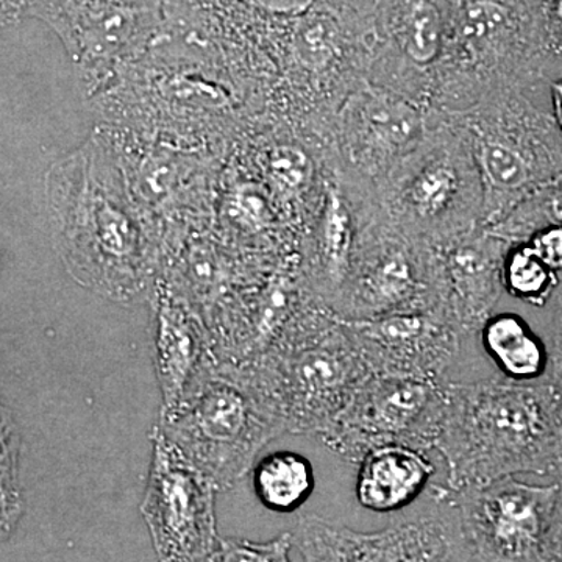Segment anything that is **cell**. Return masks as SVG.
<instances>
[{
	"instance_id": "25",
	"label": "cell",
	"mask_w": 562,
	"mask_h": 562,
	"mask_svg": "<svg viewBox=\"0 0 562 562\" xmlns=\"http://www.w3.org/2000/svg\"><path fill=\"white\" fill-rule=\"evenodd\" d=\"M292 550V532H283L272 541L257 543L246 539L220 538L210 561L286 562Z\"/></svg>"
},
{
	"instance_id": "8",
	"label": "cell",
	"mask_w": 562,
	"mask_h": 562,
	"mask_svg": "<svg viewBox=\"0 0 562 562\" xmlns=\"http://www.w3.org/2000/svg\"><path fill=\"white\" fill-rule=\"evenodd\" d=\"M168 0H32L27 18L54 29L83 85L99 87L125 58L143 50L166 24Z\"/></svg>"
},
{
	"instance_id": "21",
	"label": "cell",
	"mask_w": 562,
	"mask_h": 562,
	"mask_svg": "<svg viewBox=\"0 0 562 562\" xmlns=\"http://www.w3.org/2000/svg\"><path fill=\"white\" fill-rule=\"evenodd\" d=\"M457 194V177L447 166H436L417 177L409 188L414 216L424 222L442 221Z\"/></svg>"
},
{
	"instance_id": "22",
	"label": "cell",
	"mask_w": 562,
	"mask_h": 562,
	"mask_svg": "<svg viewBox=\"0 0 562 562\" xmlns=\"http://www.w3.org/2000/svg\"><path fill=\"white\" fill-rule=\"evenodd\" d=\"M292 49L302 65L324 68L338 49V27L327 14H305L292 33Z\"/></svg>"
},
{
	"instance_id": "13",
	"label": "cell",
	"mask_w": 562,
	"mask_h": 562,
	"mask_svg": "<svg viewBox=\"0 0 562 562\" xmlns=\"http://www.w3.org/2000/svg\"><path fill=\"white\" fill-rule=\"evenodd\" d=\"M427 453L397 442L366 452L358 462L357 476V498L362 508L394 513L416 502L436 472Z\"/></svg>"
},
{
	"instance_id": "28",
	"label": "cell",
	"mask_w": 562,
	"mask_h": 562,
	"mask_svg": "<svg viewBox=\"0 0 562 562\" xmlns=\"http://www.w3.org/2000/svg\"><path fill=\"white\" fill-rule=\"evenodd\" d=\"M530 246L550 268L562 271V225H549L535 233Z\"/></svg>"
},
{
	"instance_id": "17",
	"label": "cell",
	"mask_w": 562,
	"mask_h": 562,
	"mask_svg": "<svg viewBox=\"0 0 562 562\" xmlns=\"http://www.w3.org/2000/svg\"><path fill=\"white\" fill-rule=\"evenodd\" d=\"M254 491L265 508L288 514L312 497L314 471L305 457L288 450L272 452L254 465Z\"/></svg>"
},
{
	"instance_id": "11",
	"label": "cell",
	"mask_w": 562,
	"mask_h": 562,
	"mask_svg": "<svg viewBox=\"0 0 562 562\" xmlns=\"http://www.w3.org/2000/svg\"><path fill=\"white\" fill-rule=\"evenodd\" d=\"M502 246L492 239H472L447 255L442 283L432 292V313L480 338L494 314L503 286Z\"/></svg>"
},
{
	"instance_id": "6",
	"label": "cell",
	"mask_w": 562,
	"mask_h": 562,
	"mask_svg": "<svg viewBox=\"0 0 562 562\" xmlns=\"http://www.w3.org/2000/svg\"><path fill=\"white\" fill-rule=\"evenodd\" d=\"M151 462L140 514L160 561H210L220 536V487L168 439L160 425L150 432Z\"/></svg>"
},
{
	"instance_id": "23",
	"label": "cell",
	"mask_w": 562,
	"mask_h": 562,
	"mask_svg": "<svg viewBox=\"0 0 562 562\" xmlns=\"http://www.w3.org/2000/svg\"><path fill=\"white\" fill-rule=\"evenodd\" d=\"M480 161L484 176L497 190H519L530 180V166L524 155L505 144H482Z\"/></svg>"
},
{
	"instance_id": "18",
	"label": "cell",
	"mask_w": 562,
	"mask_h": 562,
	"mask_svg": "<svg viewBox=\"0 0 562 562\" xmlns=\"http://www.w3.org/2000/svg\"><path fill=\"white\" fill-rule=\"evenodd\" d=\"M503 286L519 301L543 306L558 286V276L530 244H525L505 255Z\"/></svg>"
},
{
	"instance_id": "31",
	"label": "cell",
	"mask_w": 562,
	"mask_h": 562,
	"mask_svg": "<svg viewBox=\"0 0 562 562\" xmlns=\"http://www.w3.org/2000/svg\"><path fill=\"white\" fill-rule=\"evenodd\" d=\"M558 16H560V20L562 21V0L558 2Z\"/></svg>"
},
{
	"instance_id": "27",
	"label": "cell",
	"mask_w": 562,
	"mask_h": 562,
	"mask_svg": "<svg viewBox=\"0 0 562 562\" xmlns=\"http://www.w3.org/2000/svg\"><path fill=\"white\" fill-rule=\"evenodd\" d=\"M271 171L281 187L299 190L312 176V165L302 150L279 147L271 155Z\"/></svg>"
},
{
	"instance_id": "26",
	"label": "cell",
	"mask_w": 562,
	"mask_h": 562,
	"mask_svg": "<svg viewBox=\"0 0 562 562\" xmlns=\"http://www.w3.org/2000/svg\"><path fill=\"white\" fill-rule=\"evenodd\" d=\"M508 24V10L494 0H473L462 13L461 29L469 41H487Z\"/></svg>"
},
{
	"instance_id": "30",
	"label": "cell",
	"mask_w": 562,
	"mask_h": 562,
	"mask_svg": "<svg viewBox=\"0 0 562 562\" xmlns=\"http://www.w3.org/2000/svg\"><path fill=\"white\" fill-rule=\"evenodd\" d=\"M553 102L557 110V117L562 127V81L553 85Z\"/></svg>"
},
{
	"instance_id": "10",
	"label": "cell",
	"mask_w": 562,
	"mask_h": 562,
	"mask_svg": "<svg viewBox=\"0 0 562 562\" xmlns=\"http://www.w3.org/2000/svg\"><path fill=\"white\" fill-rule=\"evenodd\" d=\"M346 324L372 373L454 383L480 366L471 358L476 336L435 313H397Z\"/></svg>"
},
{
	"instance_id": "2",
	"label": "cell",
	"mask_w": 562,
	"mask_h": 562,
	"mask_svg": "<svg viewBox=\"0 0 562 562\" xmlns=\"http://www.w3.org/2000/svg\"><path fill=\"white\" fill-rule=\"evenodd\" d=\"M446 408L436 453L449 491L547 473L562 458V428L549 392L501 375L443 383Z\"/></svg>"
},
{
	"instance_id": "19",
	"label": "cell",
	"mask_w": 562,
	"mask_h": 562,
	"mask_svg": "<svg viewBox=\"0 0 562 562\" xmlns=\"http://www.w3.org/2000/svg\"><path fill=\"white\" fill-rule=\"evenodd\" d=\"M366 122L384 146L398 149L419 138L420 114L409 103L392 95H371L364 106Z\"/></svg>"
},
{
	"instance_id": "20",
	"label": "cell",
	"mask_w": 562,
	"mask_h": 562,
	"mask_svg": "<svg viewBox=\"0 0 562 562\" xmlns=\"http://www.w3.org/2000/svg\"><path fill=\"white\" fill-rule=\"evenodd\" d=\"M0 480H2V542L13 535L24 513V495L20 484V442L13 422L2 408V458H0Z\"/></svg>"
},
{
	"instance_id": "5",
	"label": "cell",
	"mask_w": 562,
	"mask_h": 562,
	"mask_svg": "<svg viewBox=\"0 0 562 562\" xmlns=\"http://www.w3.org/2000/svg\"><path fill=\"white\" fill-rule=\"evenodd\" d=\"M435 505L380 531L361 532L303 514L292 532L302 561H473L457 505L442 486Z\"/></svg>"
},
{
	"instance_id": "7",
	"label": "cell",
	"mask_w": 562,
	"mask_h": 562,
	"mask_svg": "<svg viewBox=\"0 0 562 562\" xmlns=\"http://www.w3.org/2000/svg\"><path fill=\"white\" fill-rule=\"evenodd\" d=\"M443 408V383L371 373L322 439L347 460L357 462L372 447L383 443H406L431 452Z\"/></svg>"
},
{
	"instance_id": "1",
	"label": "cell",
	"mask_w": 562,
	"mask_h": 562,
	"mask_svg": "<svg viewBox=\"0 0 562 562\" xmlns=\"http://www.w3.org/2000/svg\"><path fill=\"white\" fill-rule=\"evenodd\" d=\"M55 249L70 276L116 302L150 284V233L105 144L90 139L55 161L44 180Z\"/></svg>"
},
{
	"instance_id": "16",
	"label": "cell",
	"mask_w": 562,
	"mask_h": 562,
	"mask_svg": "<svg viewBox=\"0 0 562 562\" xmlns=\"http://www.w3.org/2000/svg\"><path fill=\"white\" fill-rule=\"evenodd\" d=\"M353 247L355 227L350 211L341 195L330 190L325 199L316 244L317 262L324 283L322 303L330 312L333 303L349 280Z\"/></svg>"
},
{
	"instance_id": "4",
	"label": "cell",
	"mask_w": 562,
	"mask_h": 562,
	"mask_svg": "<svg viewBox=\"0 0 562 562\" xmlns=\"http://www.w3.org/2000/svg\"><path fill=\"white\" fill-rule=\"evenodd\" d=\"M260 372L288 422V431L324 438L371 375L349 325L333 313L262 355Z\"/></svg>"
},
{
	"instance_id": "14",
	"label": "cell",
	"mask_w": 562,
	"mask_h": 562,
	"mask_svg": "<svg viewBox=\"0 0 562 562\" xmlns=\"http://www.w3.org/2000/svg\"><path fill=\"white\" fill-rule=\"evenodd\" d=\"M155 364L162 392V409L183 397L206 361V335L201 321L171 295H160L155 308Z\"/></svg>"
},
{
	"instance_id": "24",
	"label": "cell",
	"mask_w": 562,
	"mask_h": 562,
	"mask_svg": "<svg viewBox=\"0 0 562 562\" xmlns=\"http://www.w3.org/2000/svg\"><path fill=\"white\" fill-rule=\"evenodd\" d=\"M442 46V24L438 10L419 2L412 10L406 27V52L417 65L436 60Z\"/></svg>"
},
{
	"instance_id": "9",
	"label": "cell",
	"mask_w": 562,
	"mask_h": 562,
	"mask_svg": "<svg viewBox=\"0 0 562 562\" xmlns=\"http://www.w3.org/2000/svg\"><path fill=\"white\" fill-rule=\"evenodd\" d=\"M443 490L460 512L473 561L546 558L547 539L561 497L560 484L539 486L506 476L482 487Z\"/></svg>"
},
{
	"instance_id": "3",
	"label": "cell",
	"mask_w": 562,
	"mask_h": 562,
	"mask_svg": "<svg viewBox=\"0 0 562 562\" xmlns=\"http://www.w3.org/2000/svg\"><path fill=\"white\" fill-rule=\"evenodd\" d=\"M160 428L220 490L254 469L266 443L288 431L279 402L258 368L205 364L176 406L162 409Z\"/></svg>"
},
{
	"instance_id": "15",
	"label": "cell",
	"mask_w": 562,
	"mask_h": 562,
	"mask_svg": "<svg viewBox=\"0 0 562 562\" xmlns=\"http://www.w3.org/2000/svg\"><path fill=\"white\" fill-rule=\"evenodd\" d=\"M479 339L498 373L512 382H535L549 368L546 344L517 314H492Z\"/></svg>"
},
{
	"instance_id": "29",
	"label": "cell",
	"mask_w": 562,
	"mask_h": 562,
	"mask_svg": "<svg viewBox=\"0 0 562 562\" xmlns=\"http://www.w3.org/2000/svg\"><path fill=\"white\" fill-rule=\"evenodd\" d=\"M32 0H2L3 24H13L27 18Z\"/></svg>"
},
{
	"instance_id": "32",
	"label": "cell",
	"mask_w": 562,
	"mask_h": 562,
	"mask_svg": "<svg viewBox=\"0 0 562 562\" xmlns=\"http://www.w3.org/2000/svg\"><path fill=\"white\" fill-rule=\"evenodd\" d=\"M560 387H561V391H562V372L560 373Z\"/></svg>"
},
{
	"instance_id": "12",
	"label": "cell",
	"mask_w": 562,
	"mask_h": 562,
	"mask_svg": "<svg viewBox=\"0 0 562 562\" xmlns=\"http://www.w3.org/2000/svg\"><path fill=\"white\" fill-rule=\"evenodd\" d=\"M431 310L432 286L420 279L412 258L398 246L383 247L362 262L331 306V313L346 322Z\"/></svg>"
}]
</instances>
